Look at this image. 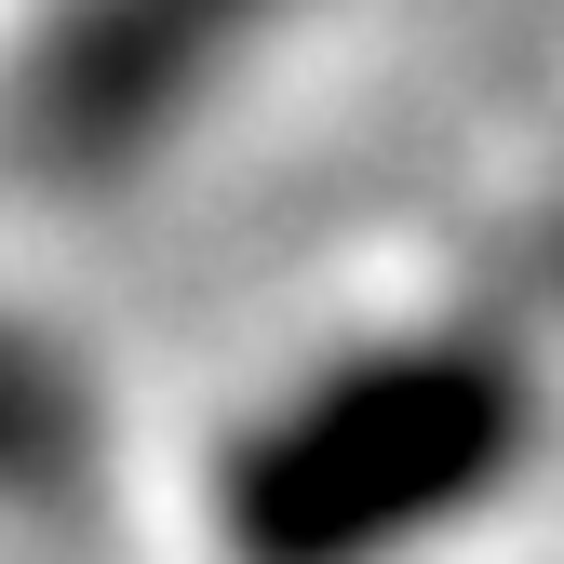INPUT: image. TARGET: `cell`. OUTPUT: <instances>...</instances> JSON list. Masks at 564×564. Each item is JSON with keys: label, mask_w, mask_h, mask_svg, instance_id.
<instances>
[{"label": "cell", "mask_w": 564, "mask_h": 564, "mask_svg": "<svg viewBox=\"0 0 564 564\" xmlns=\"http://www.w3.org/2000/svg\"><path fill=\"white\" fill-rule=\"evenodd\" d=\"M538 323H431L403 310L349 349H310L242 431L202 457V524L242 564H403L444 551L524 470Z\"/></svg>", "instance_id": "1"}]
</instances>
